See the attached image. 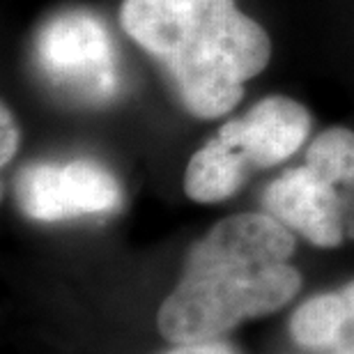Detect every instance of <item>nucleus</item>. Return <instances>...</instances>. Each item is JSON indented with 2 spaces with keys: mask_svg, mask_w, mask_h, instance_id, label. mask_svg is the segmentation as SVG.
<instances>
[{
  "mask_svg": "<svg viewBox=\"0 0 354 354\" xmlns=\"http://www.w3.org/2000/svg\"><path fill=\"white\" fill-rule=\"evenodd\" d=\"M249 161L235 145L216 133L194 157L184 173V191L196 203H221L244 184Z\"/></svg>",
  "mask_w": 354,
  "mask_h": 354,
  "instance_id": "obj_7",
  "label": "nucleus"
},
{
  "mask_svg": "<svg viewBox=\"0 0 354 354\" xmlns=\"http://www.w3.org/2000/svg\"><path fill=\"white\" fill-rule=\"evenodd\" d=\"M166 354H237V350L230 343L223 341H203V343H184L175 345L171 352Z\"/></svg>",
  "mask_w": 354,
  "mask_h": 354,
  "instance_id": "obj_11",
  "label": "nucleus"
},
{
  "mask_svg": "<svg viewBox=\"0 0 354 354\" xmlns=\"http://www.w3.org/2000/svg\"><path fill=\"white\" fill-rule=\"evenodd\" d=\"M14 196L28 218L46 223L104 214L122 203L118 180L92 161L26 166L14 182Z\"/></svg>",
  "mask_w": 354,
  "mask_h": 354,
  "instance_id": "obj_4",
  "label": "nucleus"
},
{
  "mask_svg": "<svg viewBox=\"0 0 354 354\" xmlns=\"http://www.w3.org/2000/svg\"><path fill=\"white\" fill-rule=\"evenodd\" d=\"M35 58L55 88L86 102H104L118 90L111 35L95 14L67 10L41 26Z\"/></svg>",
  "mask_w": 354,
  "mask_h": 354,
  "instance_id": "obj_3",
  "label": "nucleus"
},
{
  "mask_svg": "<svg viewBox=\"0 0 354 354\" xmlns=\"http://www.w3.org/2000/svg\"><path fill=\"white\" fill-rule=\"evenodd\" d=\"M120 26L157 60L194 118L214 120L269 65L272 41L235 0H122Z\"/></svg>",
  "mask_w": 354,
  "mask_h": 354,
  "instance_id": "obj_2",
  "label": "nucleus"
},
{
  "mask_svg": "<svg viewBox=\"0 0 354 354\" xmlns=\"http://www.w3.org/2000/svg\"><path fill=\"white\" fill-rule=\"evenodd\" d=\"M343 354H354V345H352V348H348V350H345Z\"/></svg>",
  "mask_w": 354,
  "mask_h": 354,
  "instance_id": "obj_12",
  "label": "nucleus"
},
{
  "mask_svg": "<svg viewBox=\"0 0 354 354\" xmlns=\"http://www.w3.org/2000/svg\"><path fill=\"white\" fill-rule=\"evenodd\" d=\"M354 324V281L336 292L315 295L290 317V334L301 348H331Z\"/></svg>",
  "mask_w": 354,
  "mask_h": 354,
  "instance_id": "obj_8",
  "label": "nucleus"
},
{
  "mask_svg": "<svg viewBox=\"0 0 354 354\" xmlns=\"http://www.w3.org/2000/svg\"><path fill=\"white\" fill-rule=\"evenodd\" d=\"M263 207L313 246L336 249L343 244L345 223L338 191L306 164L276 177L263 194Z\"/></svg>",
  "mask_w": 354,
  "mask_h": 354,
  "instance_id": "obj_5",
  "label": "nucleus"
},
{
  "mask_svg": "<svg viewBox=\"0 0 354 354\" xmlns=\"http://www.w3.org/2000/svg\"><path fill=\"white\" fill-rule=\"evenodd\" d=\"M292 253V230L267 212L221 218L191 246L180 283L161 304V336L175 345L214 341L276 313L301 288L299 269L288 263Z\"/></svg>",
  "mask_w": 354,
  "mask_h": 354,
  "instance_id": "obj_1",
  "label": "nucleus"
},
{
  "mask_svg": "<svg viewBox=\"0 0 354 354\" xmlns=\"http://www.w3.org/2000/svg\"><path fill=\"white\" fill-rule=\"evenodd\" d=\"M306 166L334 187H354V131L348 127H329L306 150Z\"/></svg>",
  "mask_w": 354,
  "mask_h": 354,
  "instance_id": "obj_9",
  "label": "nucleus"
},
{
  "mask_svg": "<svg viewBox=\"0 0 354 354\" xmlns=\"http://www.w3.org/2000/svg\"><path fill=\"white\" fill-rule=\"evenodd\" d=\"M0 118H3V124H0V133H3V143H0V164L7 166L19 150L21 131H19L17 120L12 115V111L7 109L5 104H3V111H0Z\"/></svg>",
  "mask_w": 354,
  "mask_h": 354,
  "instance_id": "obj_10",
  "label": "nucleus"
},
{
  "mask_svg": "<svg viewBox=\"0 0 354 354\" xmlns=\"http://www.w3.org/2000/svg\"><path fill=\"white\" fill-rule=\"evenodd\" d=\"M310 115L299 102L283 95L260 99L244 115L225 122L218 136L235 145L251 168H272L306 143Z\"/></svg>",
  "mask_w": 354,
  "mask_h": 354,
  "instance_id": "obj_6",
  "label": "nucleus"
}]
</instances>
